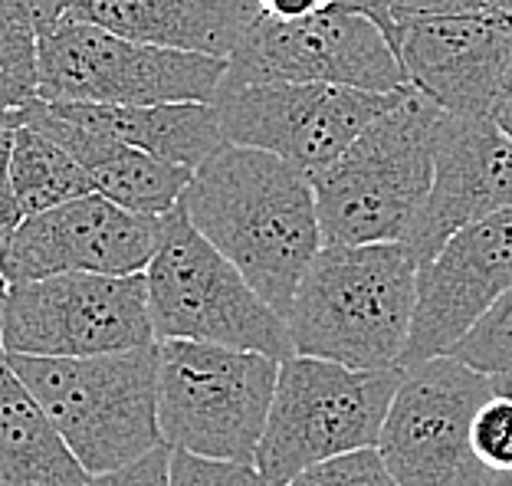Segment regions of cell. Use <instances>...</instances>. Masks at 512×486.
Segmentation results:
<instances>
[{
    "instance_id": "f546056e",
    "label": "cell",
    "mask_w": 512,
    "mask_h": 486,
    "mask_svg": "<svg viewBox=\"0 0 512 486\" xmlns=\"http://www.w3.org/2000/svg\"><path fill=\"white\" fill-rule=\"evenodd\" d=\"M0 14L30 23L37 30V37L46 27H53L56 20H63L60 0H0Z\"/></svg>"
},
{
    "instance_id": "d6986e66",
    "label": "cell",
    "mask_w": 512,
    "mask_h": 486,
    "mask_svg": "<svg viewBox=\"0 0 512 486\" xmlns=\"http://www.w3.org/2000/svg\"><path fill=\"white\" fill-rule=\"evenodd\" d=\"M66 122L119 138L171 165L197 171L224 142L214 102H161V106H92V102H46Z\"/></svg>"
},
{
    "instance_id": "4316f807",
    "label": "cell",
    "mask_w": 512,
    "mask_h": 486,
    "mask_svg": "<svg viewBox=\"0 0 512 486\" xmlns=\"http://www.w3.org/2000/svg\"><path fill=\"white\" fill-rule=\"evenodd\" d=\"M168 464H171V447L158 444L145 457H138L135 464L112 473H99L86 486H168Z\"/></svg>"
},
{
    "instance_id": "cb8c5ba5",
    "label": "cell",
    "mask_w": 512,
    "mask_h": 486,
    "mask_svg": "<svg viewBox=\"0 0 512 486\" xmlns=\"http://www.w3.org/2000/svg\"><path fill=\"white\" fill-rule=\"evenodd\" d=\"M470 444L486 473H512V398L493 391L480 404L470 424Z\"/></svg>"
},
{
    "instance_id": "484cf974",
    "label": "cell",
    "mask_w": 512,
    "mask_h": 486,
    "mask_svg": "<svg viewBox=\"0 0 512 486\" xmlns=\"http://www.w3.org/2000/svg\"><path fill=\"white\" fill-rule=\"evenodd\" d=\"M168 486H266L253 464L197 457L188 450H171Z\"/></svg>"
},
{
    "instance_id": "44dd1931",
    "label": "cell",
    "mask_w": 512,
    "mask_h": 486,
    "mask_svg": "<svg viewBox=\"0 0 512 486\" xmlns=\"http://www.w3.org/2000/svg\"><path fill=\"white\" fill-rule=\"evenodd\" d=\"M10 184H14L23 217L96 194L89 175L60 142L17 119L10 132Z\"/></svg>"
},
{
    "instance_id": "30bf717a",
    "label": "cell",
    "mask_w": 512,
    "mask_h": 486,
    "mask_svg": "<svg viewBox=\"0 0 512 486\" xmlns=\"http://www.w3.org/2000/svg\"><path fill=\"white\" fill-rule=\"evenodd\" d=\"M325 83L368 92L407 89L398 50L362 10L332 4L302 20L256 17L230 53L220 89Z\"/></svg>"
},
{
    "instance_id": "277c9868",
    "label": "cell",
    "mask_w": 512,
    "mask_h": 486,
    "mask_svg": "<svg viewBox=\"0 0 512 486\" xmlns=\"http://www.w3.org/2000/svg\"><path fill=\"white\" fill-rule=\"evenodd\" d=\"M89 477L122 470L155 450L158 345L92 358L4 355Z\"/></svg>"
},
{
    "instance_id": "f1b7e54d",
    "label": "cell",
    "mask_w": 512,
    "mask_h": 486,
    "mask_svg": "<svg viewBox=\"0 0 512 486\" xmlns=\"http://www.w3.org/2000/svg\"><path fill=\"white\" fill-rule=\"evenodd\" d=\"M486 10H493V0H394V37H398V20L407 17H460Z\"/></svg>"
},
{
    "instance_id": "52a82bcc",
    "label": "cell",
    "mask_w": 512,
    "mask_h": 486,
    "mask_svg": "<svg viewBox=\"0 0 512 486\" xmlns=\"http://www.w3.org/2000/svg\"><path fill=\"white\" fill-rule=\"evenodd\" d=\"M158 345V431L171 450L253 464L276 391L279 362L211 342Z\"/></svg>"
},
{
    "instance_id": "2e32d148",
    "label": "cell",
    "mask_w": 512,
    "mask_h": 486,
    "mask_svg": "<svg viewBox=\"0 0 512 486\" xmlns=\"http://www.w3.org/2000/svg\"><path fill=\"white\" fill-rule=\"evenodd\" d=\"M512 207V138L490 115L440 112L434 132V181L404 247L417 266L460 227Z\"/></svg>"
},
{
    "instance_id": "9a60e30c",
    "label": "cell",
    "mask_w": 512,
    "mask_h": 486,
    "mask_svg": "<svg viewBox=\"0 0 512 486\" xmlns=\"http://www.w3.org/2000/svg\"><path fill=\"white\" fill-rule=\"evenodd\" d=\"M407 86L453 115H493L512 66V17L499 10L398 20Z\"/></svg>"
},
{
    "instance_id": "836d02e7",
    "label": "cell",
    "mask_w": 512,
    "mask_h": 486,
    "mask_svg": "<svg viewBox=\"0 0 512 486\" xmlns=\"http://www.w3.org/2000/svg\"><path fill=\"white\" fill-rule=\"evenodd\" d=\"M490 385H493L496 395H506V398H512V372L493 375V378H490Z\"/></svg>"
},
{
    "instance_id": "ba28073f",
    "label": "cell",
    "mask_w": 512,
    "mask_h": 486,
    "mask_svg": "<svg viewBox=\"0 0 512 486\" xmlns=\"http://www.w3.org/2000/svg\"><path fill=\"white\" fill-rule=\"evenodd\" d=\"M227 60L135 43L79 20H56L37 37L43 102L161 106L214 102Z\"/></svg>"
},
{
    "instance_id": "8fae6325",
    "label": "cell",
    "mask_w": 512,
    "mask_h": 486,
    "mask_svg": "<svg viewBox=\"0 0 512 486\" xmlns=\"http://www.w3.org/2000/svg\"><path fill=\"white\" fill-rule=\"evenodd\" d=\"M490 395V375L453 355L407 365L378 437V454L398 486H483L470 424Z\"/></svg>"
},
{
    "instance_id": "1f68e13d",
    "label": "cell",
    "mask_w": 512,
    "mask_h": 486,
    "mask_svg": "<svg viewBox=\"0 0 512 486\" xmlns=\"http://www.w3.org/2000/svg\"><path fill=\"white\" fill-rule=\"evenodd\" d=\"M335 4H345V7L368 14L384 30V37H388L391 46H394V0H335Z\"/></svg>"
},
{
    "instance_id": "4dcf8cb0",
    "label": "cell",
    "mask_w": 512,
    "mask_h": 486,
    "mask_svg": "<svg viewBox=\"0 0 512 486\" xmlns=\"http://www.w3.org/2000/svg\"><path fill=\"white\" fill-rule=\"evenodd\" d=\"M253 4L266 20H302L332 7L335 0H253Z\"/></svg>"
},
{
    "instance_id": "d6a6232c",
    "label": "cell",
    "mask_w": 512,
    "mask_h": 486,
    "mask_svg": "<svg viewBox=\"0 0 512 486\" xmlns=\"http://www.w3.org/2000/svg\"><path fill=\"white\" fill-rule=\"evenodd\" d=\"M490 119L503 129L509 138H512V66H509V76H506V86L503 92H499V99H496V109Z\"/></svg>"
},
{
    "instance_id": "7a4b0ae2",
    "label": "cell",
    "mask_w": 512,
    "mask_h": 486,
    "mask_svg": "<svg viewBox=\"0 0 512 486\" xmlns=\"http://www.w3.org/2000/svg\"><path fill=\"white\" fill-rule=\"evenodd\" d=\"M417 260L404 243H325L286 309L296 355L391 368L411 335Z\"/></svg>"
},
{
    "instance_id": "4fadbf2b",
    "label": "cell",
    "mask_w": 512,
    "mask_h": 486,
    "mask_svg": "<svg viewBox=\"0 0 512 486\" xmlns=\"http://www.w3.org/2000/svg\"><path fill=\"white\" fill-rule=\"evenodd\" d=\"M161 224L165 214H132L102 194H86L53 211L23 217L0 253V276L10 286L63 273H145L158 250Z\"/></svg>"
},
{
    "instance_id": "74e56055",
    "label": "cell",
    "mask_w": 512,
    "mask_h": 486,
    "mask_svg": "<svg viewBox=\"0 0 512 486\" xmlns=\"http://www.w3.org/2000/svg\"><path fill=\"white\" fill-rule=\"evenodd\" d=\"M10 122H14V112H10V115H0V129H4V125H10Z\"/></svg>"
},
{
    "instance_id": "5bb4252c",
    "label": "cell",
    "mask_w": 512,
    "mask_h": 486,
    "mask_svg": "<svg viewBox=\"0 0 512 486\" xmlns=\"http://www.w3.org/2000/svg\"><path fill=\"white\" fill-rule=\"evenodd\" d=\"M512 289V207L460 227L417 266V303L401 368L447 355Z\"/></svg>"
},
{
    "instance_id": "d590c367",
    "label": "cell",
    "mask_w": 512,
    "mask_h": 486,
    "mask_svg": "<svg viewBox=\"0 0 512 486\" xmlns=\"http://www.w3.org/2000/svg\"><path fill=\"white\" fill-rule=\"evenodd\" d=\"M483 486H512V473H486Z\"/></svg>"
},
{
    "instance_id": "5b68a950",
    "label": "cell",
    "mask_w": 512,
    "mask_h": 486,
    "mask_svg": "<svg viewBox=\"0 0 512 486\" xmlns=\"http://www.w3.org/2000/svg\"><path fill=\"white\" fill-rule=\"evenodd\" d=\"M145 283L155 342H211L260 352L273 362L296 355L286 319L256 296L211 240L197 234L181 204L165 214L158 250L145 266Z\"/></svg>"
},
{
    "instance_id": "e575fe53",
    "label": "cell",
    "mask_w": 512,
    "mask_h": 486,
    "mask_svg": "<svg viewBox=\"0 0 512 486\" xmlns=\"http://www.w3.org/2000/svg\"><path fill=\"white\" fill-rule=\"evenodd\" d=\"M4 299H7V280L0 276V329H4ZM0 362H4V342H0Z\"/></svg>"
},
{
    "instance_id": "7402d4cb",
    "label": "cell",
    "mask_w": 512,
    "mask_h": 486,
    "mask_svg": "<svg viewBox=\"0 0 512 486\" xmlns=\"http://www.w3.org/2000/svg\"><path fill=\"white\" fill-rule=\"evenodd\" d=\"M40 96L37 30L0 14V115H10Z\"/></svg>"
},
{
    "instance_id": "ac0fdd59",
    "label": "cell",
    "mask_w": 512,
    "mask_h": 486,
    "mask_svg": "<svg viewBox=\"0 0 512 486\" xmlns=\"http://www.w3.org/2000/svg\"><path fill=\"white\" fill-rule=\"evenodd\" d=\"M14 119L50 135L53 142H60L79 161V168L89 175L96 194H102L106 201L119 204L132 214L161 217L174 211L191 184L194 175L191 168L171 165V161L138 152V148L119 142V138L89 132L83 125L66 122L40 96L30 99L23 109H17Z\"/></svg>"
},
{
    "instance_id": "83f0119b",
    "label": "cell",
    "mask_w": 512,
    "mask_h": 486,
    "mask_svg": "<svg viewBox=\"0 0 512 486\" xmlns=\"http://www.w3.org/2000/svg\"><path fill=\"white\" fill-rule=\"evenodd\" d=\"M10 132H14V122L0 129V253L23 221L14 184H10Z\"/></svg>"
},
{
    "instance_id": "8d00e7d4",
    "label": "cell",
    "mask_w": 512,
    "mask_h": 486,
    "mask_svg": "<svg viewBox=\"0 0 512 486\" xmlns=\"http://www.w3.org/2000/svg\"><path fill=\"white\" fill-rule=\"evenodd\" d=\"M493 10H499V14H509V17H512V0H493Z\"/></svg>"
},
{
    "instance_id": "6da1fadb",
    "label": "cell",
    "mask_w": 512,
    "mask_h": 486,
    "mask_svg": "<svg viewBox=\"0 0 512 486\" xmlns=\"http://www.w3.org/2000/svg\"><path fill=\"white\" fill-rule=\"evenodd\" d=\"M181 207L256 296L286 316L302 273L322 250L306 171L260 148L227 142L191 175Z\"/></svg>"
},
{
    "instance_id": "e0dca14e",
    "label": "cell",
    "mask_w": 512,
    "mask_h": 486,
    "mask_svg": "<svg viewBox=\"0 0 512 486\" xmlns=\"http://www.w3.org/2000/svg\"><path fill=\"white\" fill-rule=\"evenodd\" d=\"M60 14L135 43L230 60L260 10L253 0H60Z\"/></svg>"
},
{
    "instance_id": "ffe728a7",
    "label": "cell",
    "mask_w": 512,
    "mask_h": 486,
    "mask_svg": "<svg viewBox=\"0 0 512 486\" xmlns=\"http://www.w3.org/2000/svg\"><path fill=\"white\" fill-rule=\"evenodd\" d=\"M89 480L63 434L0 362V486H86Z\"/></svg>"
},
{
    "instance_id": "3957f363",
    "label": "cell",
    "mask_w": 512,
    "mask_h": 486,
    "mask_svg": "<svg viewBox=\"0 0 512 486\" xmlns=\"http://www.w3.org/2000/svg\"><path fill=\"white\" fill-rule=\"evenodd\" d=\"M417 89H407L329 168L312 194L325 243H404L434 181V132L440 119Z\"/></svg>"
},
{
    "instance_id": "8992f818",
    "label": "cell",
    "mask_w": 512,
    "mask_h": 486,
    "mask_svg": "<svg viewBox=\"0 0 512 486\" xmlns=\"http://www.w3.org/2000/svg\"><path fill=\"white\" fill-rule=\"evenodd\" d=\"M404 368H345L293 355L279 362L276 391L253 467L266 486H286L322 460L378 447Z\"/></svg>"
},
{
    "instance_id": "d4e9b609",
    "label": "cell",
    "mask_w": 512,
    "mask_h": 486,
    "mask_svg": "<svg viewBox=\"0 0 512 486\" xmlns=\"http://www.w3.org/2000/svg\"><path fill=\"white\" fill-rule=\"evenodd\" d=\"M286 486H398L378 454V447L352 450V454L322 460V464L302 470Z\"/></svg>"
},
{
    "instance_id": "9c48e42d",
    "label": "cell",
    "mask_w": 512,
    "mask_h": 486,
    "mask_svg": "<svg viewBox=\"0 0 512 486\" xmlns=\"http://www.w3.org/2000/svg\"><path fill=\"white\" fill-rule=\"evenodd\" d=\"M4 355L92 358L155 345L145 273H63L10 283L4 299Z\"/></svg>"
},
{
    "instance_id": "7c38bea8",
    "label": "cell",
    "mask_w": 512,
    "mask_h": 486,
    "mask_svg": "<svg viewBox=\"0 0 512 486\" xmlns=\"http://www.w3.org/2000/svg\"><path fill=\"white\" fill-rule=\"evenodd\" d=\"M407 89L368 92L325 83H263L220 89L214 109L224 142L270 152L312 178L371 122L398 106Z\"/></svg>"
},
{
    "instance_id": "603a6c76",
    "label": "cell",
    "mask_w": 512,
    "mask_h": 486,
    "mask_svg": "<svg viewBox=\"0 0 512 486\" xmlns=\"http://www.w3.org/2000/svg\"><path fill=\"white\" fill-rule=\"evenodd\" d=\"M447 355L490 378L512 372V289L473 322V329Z\"/></svg>"
}]
</instances>
